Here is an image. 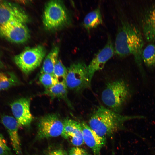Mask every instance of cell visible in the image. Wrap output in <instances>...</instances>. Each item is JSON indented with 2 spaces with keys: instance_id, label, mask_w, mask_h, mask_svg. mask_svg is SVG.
Masks as SVG:
<instances>
[{
  "instance_id": "cell-1",
  "label": "cell",
  "mask_w": 155,
  "mask_h": 155,
  "mask_svg": "<svg viewBox=\"0 0 155 155\" xmlns=\"http://www.w3.org/2000/svg\"><path fill=\"white\" fill-rule=\"evenodd\" d=\"M139 29L132 24L122 20L117 34L114 46L115 53L121 57L132 55L141 68L142 53L144 41Z\"/></svg>"
},
{
  "instance_id": "cell-2",
  "label": "cell",
  "mask_w": 155,
  "mask_h": 155,
  "mask_svg": "<svg viewBox=\"0 0 155 155\" xmlns=\"http://www.w3.org/2000/svg\"><path fill=\"white\" fill-rule=\"evenodd\" d=\"M144 118L142 116L121 115L100 106L91 115L88 125L99 136L106 139L118 131L126 130L124 126L125 122Z\"/></svg>"
},
{
  "instance_id": "cell-3",
  "label": "cell",
  "mask_w": 155,
  "mask_h": 155,
  "mask_svg": "<svg viewBox=\"0 0 155 155\" xmlns=\"http://www.w3.org/2000/svg\"><path fill=\"white\" fill-rule=\"evenodd\" d=\"M130 94L127 84L122 80L118 79L108 83L102 92L101 99L107 108L120 113Z\"/></svg>"
},
{
  "instance_id": "cell-4",
  "label": "cell",
  "mask_w": 155,
  "mask_h": 155,
  "mask_svg": "<svg viewBox=\"0 0 155 155\" xmlns=\"http://www.w3.org/2000/svg\"><path fill=\"white\" fill-rule=\"evenodd\" d=\"M42 21L45 28L49 30H55L69 24L70 18L63 3L60 1L52 0L45 5Z\"/></svg>"
},
{
  "instance_id": "cell-5",
  "label": "cell",
  "mask_w": 155,
  "mask_h": 155,
  "mask_svg": "<svg viewBox=\"0 0 155 155\" xmlns=\"http://www.w3.org/2000/svg\"><path fill=\"white\" fill-rule=\"evenodd\" d=\"M65 82L68 89L77 93L82 92L91 87L88 66L80 61L71 64L67 68Z\"/></svg>"
},
{
  "instance_id": "cell-6",
  "label": "cell",
  "mask_w": 155,
  "mask_h": 155,
  "mask_svg": "<svg viewBox=\"0 0 155 155\" xmlns=\"http://www.w3.org/2000/svg\"><path fill=\"white\" fill-rule=\"evenodd\" d=\"M46 54L44 47L41 45L25 49L14 58V62L21 70L29 75L40 65Z\"/></svg>"
},
{
  "instance_id": "cell-7",
  "label": "cell",
  "mask_w": 155,
  "mask_h": 155,
  "mask_svg": "<svg viewBox=\"0 0 155 155\" xmlns=\"http://www.w3.org/2000/svg\"><path fill=\"white\" fill-rule=\"evenodd\" d=\"M63 129V122L57 115L47 114L39 121L37 137L41 140L57 137L61 135Z\"/></svg>"
},
{
  "instance_id": "cell-8",
  "label": "cell",
  "mask_w": 155,
  "mask_h": 155,
  "mask_svg": "<svg viewBox=\"0 0 155 155\" xmlns=\"http://www.w3.org/2000/svg\"><path fill=\"white\" fill-rule=\"evenodd\" d=\"M25 24L14 21L0 25V35L13 43H24L30 37L29 30Z\"/></svg>"
},
{
  "instance_id": "cell-9",
  "label": "cell",
  "mask_w": 155,
  "mask_h": 155,
  "mask_svg": "<svg viewBox=\"0 0 155 155\" xmlns=\"http://www.w3.org/2000/svg\"><path fill=\"white\" fill-rule=\"evenodd\" d=\"M29 21L28 15L17 5L6 1H0V25L17 21L25 24Z\"/></svg>"
},
{
  "instance_id": "cell-10",
  "label": "cell",
  "mask_w": 155,
  "mask_h": 155,
  "mask_svg": "<svg viewBox=\"0 0 155 155\" xmlns=\"http://www.w3.org/2000/svg\"><path fill=\"white\" fill-rule=\"evenodd\" d=\"M114 53V46L109 36L105 46L96 54L88 66L89 78L91 82L95 73L103 69Z\"/></svg>"
},
{
  "instance_id": "cell-11",
  "label": "cell",
  "mask_w": 155,
  "mask_h": 155,
  "mask_svg": "<svg viewBox=\"0 0 155 155\" xmlns=\"http://www.w3.org/2000/svg\"><path fill=\"white\" fill-rule=\"evenodd\" d=\"M30 99L22 98L13 102L10 104L14 117L17 121L19 127L29 126L33 120L30 111Z\"/></svg>"
},
{
  "instance_id": "cell-12",
  "label": "cell",
  "mask_w": 155,
  "mask_h": 155,
  "mask_svg": "<svg viewBox=\"0 0 155 155\" xmlns=\"http://www.w3.org/2000/svg\"><path fill=\"white\" fill-rule=\"evenodd\" d=\"M84 143L92 150L94 155H101V150L106 145V139L98 135L86 123L81 122Z\"/></svg>"
},
{
  "instance_id": "cell-13",
  "label": "cell",
  "mask_w": 155,
  "mask_h": 155,
  "mask_svg": "<svg viewBox=\"0 0 155 155\" xmlns=\"http://www.w3.org/2000/svg\"><path fill=\"white\" fill-rule=\"evenodd\" d=\"M63 129L61 135L69 140L75 146H80L84 143L81 123L71 119H67L63 121Z\"/></svg>"
},
{
  "instance_id": "cell-14",
  "label": "cell",
  "mask_w": 155,
  "mask_h": 155,
  "mask_svg": "<svg viewBox=\"0 0 155 155\" xmlns=\"http://www.w3.org/2000/svg\"><path fill=\"white\" fill-rule=\"evenodd\" d=\"M142 33L146 40L155 42V4L149 7L144 13L141 20Z\"/></svg>"
},
{
  "instance_id": "cell-15",
  "label": "cell",
  "mask_w": 155,
  "mask_h": 155,
  "mask_svg": "<svg viewBox=\"0 0 155 155\" xmlns=\"http://www.w3.org/2000/svg\"><path fill=\"white\" fill-rule=\"evenodd\" d=\"M1 122L8 133L13 149L17 155H22L21 142L18 133V123L13 117L3 116Z\"/></svg>"
},
{
  "instance_id": "cell-16",
  "label": "cell",
  "mask_w": 155,
  "mask_h": 155,
  "mask_svg": "<svg viewBox=\"0 0 155 155\" xmlns=\"http://www.w3.org/2000/svg\"><path fill=\"white\" fill-rule=\"evenodd\" d=\"M68 88L65 81L59 82L51 87L45 89L44 94L52 98H58L65 100L71 108L72 106L67 97Z\"/></svg>"
},
{
  "instance_id": "cell-17",
  "label": "cell",
  "mask_w": 155,
  "mask_h": 155,
  "mask_svg": "<svg viewBox=\"0 0 155 155\" xmlns=\"http://www.w3.org/2000/svg\"><path fill=\"white\" fill-rule=\"evenodd\" d=\"M102 23L100 10L99 7H97L86 16L83 21L82 25L88 31L97 27Z\"/></svg>"
},
{
  "instance_id": "cell-18",
  "label": "cell",
  "mask_w": 155,
  "mask_h": 155,
  "mask_svg": "<svg viewBox=\"0 0 155 155\" xmlns=\"http://www.w3.org/2000/svg\"><path fill=\"white\" fill-rule=\"evenodd\" d=\"M59 48L54 47L46 57L41 69V73H46L53 75L55 66L58 60Z\"/></svg>"
},
{
  "instance_id": "cell-19",
  "label": "cell",
  "mask_w": 155,
  "mask_h": 155,
  "mask_svg": "<svg viewBox=\"0 0 155 155\" xmlns=\"http://www.w3.org/2000/svg\"><path fill=\"white\" fill-rule=\"evenodd\" d=\"M142 58V61L148 67H155V44L154 43H151L143 49Z\"/></svg>"
},
{
  "instance_id": "cell-20",
  "label": "cell",
  "mask_w": 155,
  "mask_h": 155,
  "mask_svg": "<svg viewBox=\"0 0 155 155\" xmlns=\"http://www.w3.org/2000/svg\"><path fill=\"white\" fill-rule=\"evenodd\" d=\"M19 83L17 78L11 72L0 73V91L8 89Z\"/></svg>"
},
{
  "instance_id": "cell-21",
  "label": "cell",
  "mask_w": 155,
  "mask_h": 155,
  "mask_svg": "<svg viewBox=\"0 0 155 155\" xmlns=\"http://www.w3.org/2000/svg\"><path fill=\"white\" fill-rule=\"evenodd\" d=\"M67 73V68L58 59L54 68L53 75L59 82L65 81Z\"/></svg>"
},
{
  "instance_id": "cell-22",
  "label": "cell",
  "mask_w": 155,
  "mask_h": 155,
  "mask_svg": "<svg viewBox=\"0 0 155 155\" xmlns=\"http://www.w3.org/2000/svg\"><path fill=\"white\" fill-rule=\"evenodd\" d=\"M39 81L45 89L51 87L59 82L53 75L46 73H41Z\"/></svg>"
},
{
  "instance_id": "cell-23",
  "label": "cell",
  "mask_w": 155,
  "mask_h": 155,
  "mask_svg": "<svg viewBox=\"0 0 155 155\" xmlns=\"http://www.w3.org/2000/svg\"><path fill=\"white\" fill-rule=\"evenodd\" d=\"M11 150L8 146L6 140L0 133V155H11Z\"/></svg>"
},
{
  "instance_id": "cell-24",
  "label": "cell",
  "mask_w": 155,
  "mask_h": 155,
  "mask_svg": "<svg viewBox=\"0 0 155 155\" xmlns=\"http://www.w3.org/2000/svg\"><path fill=\"white\" fill-rule=\"evenodd\" d=\"M69 154V155H90L86 150L78 146L71 148Z\"/></svg>"
},
{
  "instance_id": "cell-25",
  "label": "cell",
  "mask_w": 155,
  "mask_h": 155,
  "mask_svg": "<svg viewBox=\"0 0 155 155\" xmlns=\"http://www.w3.org/2000/svg\"><path fill=\"white\" fill-rule=\"evenodd\" d=\"M46 155H69V154L63 149H57L49 152Z\"/></svg>"
},
{
  "instance_id": "cell-26",
  "label": "cell",
  "mask_w": 155,
  "mask_h": 155,
  "mask_svg": "<svg viewBox=\"0 0 155 155\" xmlns=\"http://www.w3.org/2000/svg\"><path fill=\"white\" fill-rule=\"evenodd\" d=\"M152 152L153 155H155V148L152 150Z\"/></svg>"
},
{
  "instance_id": "cell-27",
  "label": "cell",
  "mask_w": 155,
  "mask_h": 155,
  "mask_svg": "<svg viewBox=\"0 0 155 155\" xmlns=\"http://www.w3.org/2000/svg\"></svg>"
}]
</instances>
